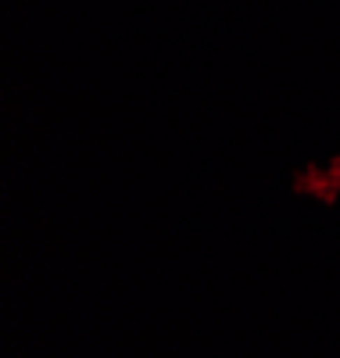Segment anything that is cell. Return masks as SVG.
I'll use <instances>...</instances> for the list:
<instances>
[{"mask_svg": "<svg viewBox=\"0 0 340 358\" xmlns=\"http://www.w3.org/2000/svg\"><path fill=\"white\" fill-rule=\"evenodd\" d=\"M294 190L319 197V201H337L340 197V158H333L330 165H308L304 172H297Z\"/></svg>", "mask_w": 340, "mask_h": 358, "instance_id": "1", "label": "cell"}]
</instances>
